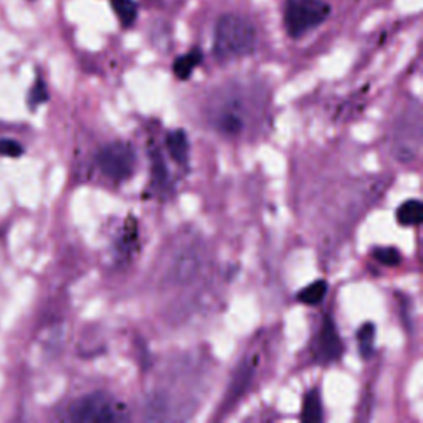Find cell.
Here are the masks:
<instances>
[{"mask_svg":"<svg viewBox=\"0 0 423 423\" xmlns=\"http://www.w3.org/2000/svg\"><path fill=\"white\" fill-rule=\"evenodd\" d=\"M256 40V28L248 18L227 13L215 25L214 53L220 62L242 58L255 50Z\"/></svg>","mask_w":423,"mask_h":423,"instance_id":"1","label":"cell"},{"mask_svg":"<svg viewBox=\"0 0 423 423\" xmlns=\"http://www.w3.org/2000/svg\"><path fill=\"white\" fill-rule=\"evenodd\" d=\"M331 13V6L324 0H286L285 27L291 39L303 35L323 25Z\"/></svg>","mask_w":423,"mask_h":423,"instance_id":"2","label":"cell"},{"mask_svg":"<svg viewBox=\"0 0 423 423\" xmlns=\"http://www.w3.org/2000/svg\"><path fill=\"white\" fill-rule=\"evenodd\" d=\"M70 420L73 422H121L128 420V413L119 403L103 392L89 393L70 407Z\"/></svg>","mask_w":423,"mask_h":423,"instance_id":"3","label":"cell"},{"mask_svg":"<svg viewBox=\"0 0 423 423\" xmlns=\"http://www.w3.org/2000/svg\"><path fill=\"white\" fill-rule=\"evenodd\" d=\"M101 172L115 182H124L134 174L136 152L133 145L112 143L103 148L96 156Z\"/></svg>","mask_w":423,"mask_h":423,"instance_id":"4","label":"cell"},{"mask_svg":"<svg viewBox=\"0 0 423 423\" xmlns=\"http://www.w3.org/2000/svg\"><path fill=\"white\" fill-rule=\"evenodd\" d=\"M422 143V119L420 110H412L402 117L401 123L396 128V141H393V150L396 157L402 162L413 161L417 157L418 149Z\"/></svg>","mask_w":423,"mask_h":423,"instance_id":"5","label":"cell"},{"mask_svg":"<svg viewBox=\"0 0 423 423\" xmlns=\"http://www.w3.org/2000/svg\"><path fill=\"white\" fill-rule=\"evenodd\" d=\"M342 352H344V346H342L334 319L332 316H326L318 336L316 359L323 364H329V362L339 360Z\"/></svg>","mask_w":423,"mask_h":423,"instance_id":"6","label":"cell"},{"mask_svg":"<svg viewBox=\"0 0 423 423\" xmlns=\"http://www.w3.org/2000/svg\"><path fill=\"white\" fill-rule=\"evenodd\" d=\"M167 149L174 161L177 164H186L187 159H189V139H187L186 131L177 129L169 133Z\"/></svg>","mask_w":423,"mask_h":423,"instance_id":"7","label":"cell"},{"mask_svg":"<svg viewBox=\"0 0 423 423\" xmlns=\"http://www.w3.org/2000/svg\"><path fill=\"white\" fill-rule=\"evenodd\" d=\"M301 420L306 423H316L323 420V401L319 389H311L306 396H304Z\"/></svg>","mask_w":423,"mask_h":423,"instance_id":"8","label":"cell"},{"mask_svg":"<svg viewBox=\"0 0 423 423\" xmlns=\"http://www.w3.org/2000/svg\"><path fill=\"white\" fill-rule=\"evenodd\" d=\"M202 58H204V55H202L199 48H194L190 50L189 53L181 55L172 65L174 74H176L178 79H189L190 74L194 73V70L202 63Z\"/></svg>","mask_w":423,"mask_h":423,"instance_id":"9","label":"cell"},{"mask_svg":"<svg viewBox=\"0 0 423 423\" xmlns=\"http://www.w3.org/2000/svg\"><path fill=\"white\" fill-rule=\"evenodd\" d=\"M423 219V204L420 200L412 199L403 202L397 209V220L403 227H417Z\"/></svg>","mask_w":423,"mask_h":423,"instance_id":"10","label":"cell"},{"mask_svg":"<svg viewBox=\"0 0 423 423\" xmlns=\"http://www.w3.org/2000/svg\"><path fill=\"white\" fill-rule=\"evenodd\" d=\"M112 12L116 13L117 20L124 28L134 25L136 18H138V2L136 0H111Z\"/></svg>","mask_w":423,"mask_h":423,"instance_id":"11","label":"cell"},{"mask_svg":"<svg viewBox=\"0 0 423 423\" xmlns=\"http://www.w3.org/2000/svg\"><path fill=\"white\" fill-rule=\"evenodd\" d=\"M326 294H327V281L319 280L306 286V288L301 289L298 293V299L301 303L308 304V306H316V304L321 303Z\"/></svg>","mask_w":423,"mask_h":423,"instance_id":"12","label":"cell"},{"mask_svg":"<svg viewBox=\"0 0 423 423\" xmlns=\"http://www.w3.org/2000/svg\"><path fill=\"white\" fill-rule=\"evenodd\" d=\"M252 374H253V367L248 365V362H243V364L240 365V369L237 370V374H235V379H233L232 387H230V392L227 397L228 401H237V398L242 396L243 392H245L248 384H250Z\"/></svg>","mask_w":423,"mask_h":423,"instance_id":"13","label":"cell"},{"mask_svg":"<svg viewBox=\"0 0 423 423\" xmlns=\"http://www.w3.org/2000/svg\"><path fill=\"white\" fill-rule=\"evenodd\" d=\"M357 341H359L360 356L364 359H369L374 352V341H375V326L372 323L362 324L357 331Z\"/></svg>","mask_w":423,"mask_h":423,"instance_id":"14","label":"cell"},{"mask_svg":"<svg viewBox=\"0 0 423 423\" xmlns=\"http://www.w3.org/2000/svg\"><path fill=\"white\" fill-rule=\"evenodd\" d=\"M372 256L375 261H379L380 265L396 268L401 266L402 263V255L397 248L393 247H377L372 250Z\"/></svg>","mask_w":423,"mask_h":423,"instance_id":"15","label":"cell"},{"mask_svg":"<svg viewBox=\"0 0 423 423\" xmlns=\"http://www.w3.org/2000/svg\"><path fill=\"white\" fill-rule=\"evenodd\" d=\"M152 177H154V182L161 187L169 181L166 162H164L161 152H157V150H154L152 152Z\"/></svg>","mask_w":423,"mask_h":423,"instance_id":"16","label":"cell"},{"mask_svg":"<svg viewBox=\"0 0 423 423\" xmlns=\"http://www.w3.org/2000/svg\"><path fill=\"white\" fill-rule=\"evenodd\" d=\"M46 100H48V91H46L45 83L41 82V79H39V82L35 83V86L32 88L30 95H28V105L34 108L41 105V103H45Z\"/></svg>","mask_w":423,"mask_h":423,"instance_id":"17","label":"cell"},{"mask_svg":"<svg viewBox=\"0 0 423 423\" xmlns=\"http://www.w3.org/2000/svg\"><path fill=\"white\" fill-rule=\"evenodd\" d=\"M23 154V148L17 141L12 139H0V156L7 157H18Z\"/></svg>","mask_w":423,"mask_h":423,"instance_id":"18","label":"cell"}]
</instances>
